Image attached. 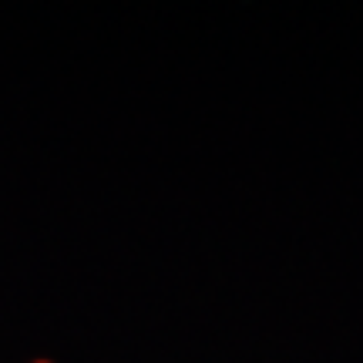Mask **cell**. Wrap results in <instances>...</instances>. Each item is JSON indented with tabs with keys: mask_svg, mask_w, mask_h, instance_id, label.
Returning a JSON list of instances; mask_svg holds the SVG:
<instances>
[]
</instances>
